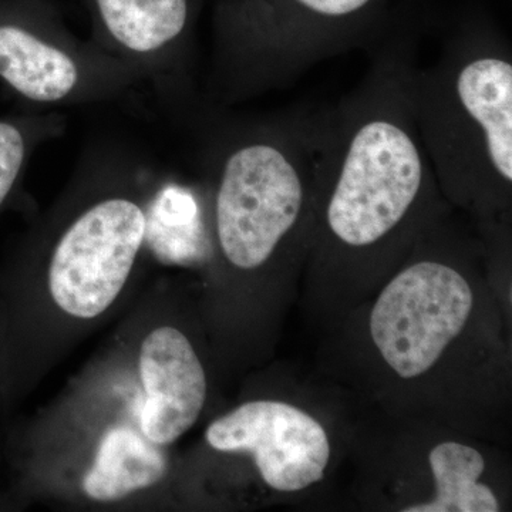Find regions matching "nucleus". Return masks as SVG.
Instances as JSON below:
<instances>
[{
	"mask_svg": "<svg viewBox=\"0 0 512 512\" xmlns=\"http://www.w3.org/2000/svg\"><path fill=\"white\" fill-rule=\"evenodd\" d=\"M417 26L412 10L362 83L319 111L312 245L320 261H387L437 222L440 187L407 89Z\"/></svg>",
	"mask_w": 512,
	"mask_h": 512,
	"instance_id": "1",
	"label": "nucleus"
},
{
	"mask_svg": "<svg viewBox=\"0 0 512 512\" xmlns=\"http://www.w3.org/2000/svg\"><path fill=\"white\" fill-rule=\"evenodd\" d=\"M177 117L197 140L215 242L231 268L259 271L312 241L319 111L238 116L198 96Z\"/></svg>",
	"mask_w": 512,
	"mask_h": 512,
	"instance_id": "2",
	"label": "nucleus"
},
{
	"mask_svg": "<svg viewBox=\"0 0 512 512\" xmlns=\"http://www.w3.org/2000/svg\"><path fill=\"white\" fill-rule=\"evenodd\" d=\"M417 130L440 191L483 215L507 210L512 187V56L484 19L448 37L436 63L407 77Z\"/></svg>",
	"mask_w": 512,
	"mask_h": 512,
	"instance_id": "3",
	"label": "nucleus"
},
{
	"mask_svg": "<svg viewBox=\"0 0 512 512\" xmlns=\"http://www.w3.org/2000/svg\"><path fill=\"white\" fill-rule=\"evenodd\" d=\"M410 0H218L204 99L217 106L284 89L316 63L384 39Z\"/></svg>",
	"mask_w": 512,
	"mask_h": 512,
	"instance_id": "4",
	"label": "nucleus"
},
{
	"mask_svg": "<svg viewBox=\"0 0 512 512\" xmlns=\"http://www.w3.org/2000/svg\"><path fill=\"white\" fill-rule=\"evenodd\" d=\"M146 165L113 143L94 144L80 157L72 204L47 254L50 295L67 315L97 318L126 286L148 232Z\"/></svg>",
	"mask_w": 512,
	"mask_h": 512,
	"instance_id": "5",
	"label": "nucleus"
},
{
	"mask_svg": "<svg viewBox=\"0 0 512 512\" xmlns=\"http://www.w3.org/2000/svg\"><path fill=\"white\" fill-rule=\"evenodd\" d=\"M140 76L92 40L79 39L52 0H0V86L35 109L119 100Z\"/></svg>",
	"mask_w": 512,
	"mask_h": 512,
	"instance_id": "6",
	"label": "nucleus"
},
{
	"mask_svg": "<svg viewBox=\"0 0 512 512\" xmlns=\"http://www.w3.org/2000/svg\"><path fill=\"white\" fill-rule=\"evenodd\" d=\"M473 305L466 276L439 255H424L384 286L370 312V335L387 366L414 379L463 332Z\"/></svg>",
	"mask_w": 512,
	"mask_h": 512,
	"instance_id": "7",
	"label": "nucleus"
},
{
	"mask_svg": "<svg viewBox=\"0 0 512 512\" xmlns=\"http://www.w3.org/2000/svg\"><path fill=\"white\" fill-rule=\"evenodd\" d=\"M90 40L126 63L168 109L197 99L195 32L204 0H83Z\"/></svg>",
	"mask_w": 512,
	"mask_h": 512,
	"instance_id": "8",
	"label": "nucleus"
},
{
	"mask_svg": "<svg viewBox=\"0 0 512 512\" xmlns=\"http://www.w3.org/2000/svg\"><path fill=\"white\" fill-rule=\"evenodd\" d=\"M205 439L224 453H251L262 480L279 493H298L319 483L330 460L329 437L322 424L276 400L242 404L211 423Z\"/></svg>",
	"mask_w": 512,
	"mask_h": 512,
	"instance_id": "9",
	"label": "nucleus"
},
{
	"mask_svg": "<svg viewBox=\"0 0 512 512\" xmlns=\"http://www.w3.org/2000/svg\"><path fill=\"white\" fill-rule=\"evenodd\" d=\"M146 402L140 414L143 436L168 446L197 423L207 400V376L190 340L173 326L154 329L140 350Z\"/></svg>",
	"mask_w": 512,
	"mask_h": 512,
	"instance_id": "10",
	"label": "nucleus"
},
{
	"mask_svg": "<svg viewBox=\"0 0 512 512\" xmlns=\"http://www.w3.org/2000/svg\"><path fill=\"white\" fill-rule=\"evenodd\" d=\"M165 471L167 458L160 446L128 427H114L100 441L83 491L94 501L113 503L156 485Z\"/></svg>",
	"mask_w": 512,
	"mask_h": 512,
	"instance_id": "11",
	"label": "nucleus"
},
{
	"mask_svg": "<svg viewBox=\"0 0 512 512\" xmlns=\"http://www.w3.org/2000/svg\"><path fill=\"white\" fill-rule=\"evenodd\" d=\"M429 463L436 494L427 503L403 508L404 512H497V495L480 483L485 460L480 451L456 441H444L430 451Z\"/></svg>",
	"mask_w": 512,
	"mask_h": 512,
	"instance_id": "12",
	"label": "nucleus"
},
{
	"mask_svg": "<svg viewBox=\"0 0 512 512\" xmlns=\"http://www.w3.org/2000/svg\"><path fill=\"white\" fill-rule=\"evenodd\" d=\"M66 126L57 111L0 116V211L18 191L33 154L62 137Z\"/></svg>",
	"mask_w": 512,
	"mask_h": 512,
	"instance_id": "13",
	"label": "nucleus"
}]
</instances>
